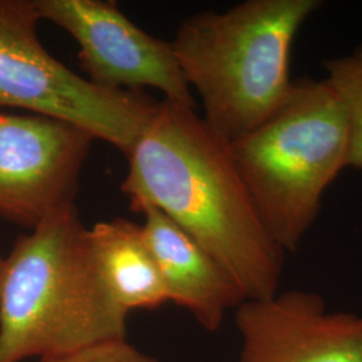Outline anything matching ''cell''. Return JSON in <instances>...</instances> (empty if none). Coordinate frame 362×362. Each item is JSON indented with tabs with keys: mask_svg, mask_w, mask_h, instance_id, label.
<instances>
[{
	"mask_svg": "<svg viewBox=\"0 0 362 362\" xmlns=\"http://www.w3.org/2000/svg\"><path fill=\"white\" fill-rule=\"evenodd\" d=\"M125 157L121 191L132 209H160L219 264L245 300L279 293L285 252L259 218L231 144L196 107L160 103Z\"/></svg>",
	"mask_w": 362,
	"mask_h": 362,
	"instance_id": "1",
	"label": "cell"
},
{
	"mask_svg": "<svg viewBox=\"0 0 362 362\" xmlns=\"http://www.w3.org/2000/svg\"><path fill=\"white\" fill-rule=\"evenodd\" d=\"M76 204L22 235L0 276V362L127 339L128 313L109 291Z\"/></svg>",
	"mask_w": 362,
	"mask_h": 362,
	"instance_id": "2",
	"label": "cell"
},
{
	"mask_svg": "<svg viewBox=\"0 0 362 362\" xmlns=\"http://www.w3.org/2000/svg\"><path fill=\"white\" fill-rule=\"evenodd\" d=\"M321 0H246L185 18L170 40L203 119L231 144L272 118L291 95L293 45Z\"/></svg>",
	"mask_w": 362,
	"mask_h": 362,
	"instance_id": "3",
	"label": "cell"
},
{
	"mask_svg": "<svg viewBox=\"0 0 362 362\" xmlns=\"http://www.w3.org/2000/svg\"><path fill=\"white\" fill-rule=\"evenodd\" d=\"M231 151L266 231L294 252L326 189L348 168V128L334 93L325 79H297L286 104Z\"/></svg>",
	"mask_w": 362,
	"mask_h": 362,
	"instance_id": "4",
	"label": "cell"
},
{
	"mask_svg": "<svg viewBox=\"0 0 362 362\" xmlns=\"http://www.w3.org/2000/svg\"><path fill=\"white\" fill-rule=\"evenodd\" d=\"M40 22L35 0H0V107L73 122L128 155L160 103L81 77L45 47Z\"/></svg>",
	"mask_w": 362,
	"mask_h": 362,
	"instance_id": "5",
	"label": "cell"
},
{
	"mask_svg": "<svg viewBox=\"0 0 362 362\" xmlns=\"http://www.w3.org/2000/svg\"><path fill=\"white\" fill-rule=\"evenodd\" d=\"M42 21L78 45L91 83L110 90L156 89L164 100L196 107V100L170 42L134 25L112 0H35Z\"/></svg>",
	"mask_w": 362,
	"mask_h": 362,
	"instance_id": "6",
	"label": "cell"
},
{
	"mask_svg": "<svg viewBox=\"0 0 362 362\" xmlns=\"http://www.w3.org/2000/svg\"><path fill=\"white\" fill-rule=\"evenodd\" d=\"M94 140L61 118L0 110V216L33 230L76 204Z\"/></svg>",
	"mask_w": 362,
	"mask_h": 362,
	"instance_id": "7",
	"label": "cell"
},
{
	"mask_svg": "<svg viewBox=\"0 0 362 362\" xmlns=\"http://www.w3.org/2000/svg\"><path fill=\"white\" fill-rule=\"evenodd\" d=\"M235 322L239 362H362V314L329 311L311 291L245 300Z\"/></svg>",
	"mask_w": 362,
	"mask_h": 362,
	"instance_id": "8",
	"label": "cell"
},
{
	"mask_svg": "<svg viewBox=\"0 0 362 362\" xmlns=\"http://www.w3.org/2000/svg\"><path fill=\"white\" fill-rule=\"evenodd\" d=\"M133 211L143 214L144 233L168 300L189 311L207 332L219 330L228 311L245 302L233 279L160 209L141 204Z\"/></svg>",
	"mask_w": 362,
	"mask_h": 362,
	"instance_id": "9",
	"label": "cell"
},
{
	"mask_svg": "<svg viewBox=\"0 0 362 362\" xmlns=\"http://www.w3.org/2000/svg\"><path fill=\"white\" fill-rule=\"evenodd\" d=\"M88 233L105 284L124 310L157 309L168 302L143 226L118 218L95 223Z\"/></svg>",
	"mask_w": 362,
	"mask_h": 362,
	"instance_id": "10",
	"label": "cell"
},
{
	"mask_svg": "<svg viewBox=\"0 0 362 362\" xmlns=\"http://www.w3.org/2000/svg\"><path fill=\"white\" fill-rule=\"evenodd\" d=\"M324 69V79L346 121L348 168L362 169V45L346 55L325 59Z\"/></svg>",
	"mask_w": 362,
	"mask_h": 362,
	"instance_id": "11",
	"label": "cell"
},
{
	"mask_svg": "<svg viewBox=\"0 0 362 362\" xmlns=\"http://www.w3.org/2000/svg\"><path fill=\"white\" fill-rule=\"evenodd\" d=\"M37 362H158L149 354L130 345L127 339L113 341L77 350L55 357L40 358Z\"/></svg>",
	"mask_w": 362,
	"mask_h": 362,
	"instance_id": "12",
	"label": "cell"
},
{
	"mask_svg": "<svg viewBox=\"0 0 362 362\" xmlns=\"http://www.w3.org/2000/svg\"><path fill=\"white\" fill-rule=\"evenodd\" d=\"M3 262H4V257L0 255V276H1V270H3Z\"/></svg>",
	"mask_w": 362,
	"mask_h": 362,
	"instance_id": "13",
	"label": "cell"
}]
</instances>
